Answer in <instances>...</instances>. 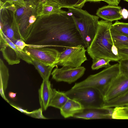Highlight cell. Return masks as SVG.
Returning a JSON list of instances; mask_svg holds the SVG:
<instances>
[{
  "mask_svg": "<svg viewBox=\"0 0 128 128\" xmlns=\"http://www.w3.org/2000/svg\"><path fill=\"white\" fill-rule=\"evenodd\" d=\"M25 43L32 47L66 48L80 44L85 46L70 13L63 10L38 16Z\"/></svg>",
  "mask_w": 128,
  "mask_h": 128,
  "instance_id": "6da1fadb",
  "label": "cell"
},
{
  "mask_svg": "<svg viewBox=\"0 0 128 128\" xmlns=\"http://www.w3.org/2000/svg\"><path fill=\"white\" fill-rule=\"evenodd\" d=\"M112 22L98 21L96 34L90 45L86 48L88 54L92 59L104 58L113 61H118L120 59L112 51L114 44L110 32Z\"/></svg>",
  "mask_w": 128,
  "mask_h": 128,
  "instance_id": "7a4b0ae2",
  "label": "cell"
},
{
  "mask_svg": "<svg viewBox=\"0 0 128 128\" xmlns=\"http://www.w3.org/2000/svg\"><path fill=\"white\" fill-rule=\"evenodd\" d=\"M72 16L86 48L89 46L96 34L99 17L78 8H68Z\"/></svg>",
  "mask_w": 128,
  "mask_h": 128,
  "instance_id": "3957f363",
  "label": "cell"
},
{
  "mask_svg": "<svg viewBox=\"0 0 128 128\" xmlns=\"http://www.w3.org/2000/svg\"><path fill=\"white\" fill-rule=\"evenodd\" d=\"M120 74L119 64L117 63L98 73L90 75L81 82L76 83L71 89L94 88L99 90L103 96L111 82Z\"/></svg>",
  "mask_w": 128,
  "mask_h": 128,
  "instance_id": "277c9868",
  "label": "cell"
},
{
  "mask_svg": "<svg viewBox=\"0 0 128 128\" xmlns=\"http://www.w3.org/2000/svg\"><path fill=\"white\" fill-rule=\"evenodd\" d=\"M64 92L69 98L80 103L84 109L103 107L104 103L103 96L96 88L88 87L71 89Z\"/></svg>",
  "mask_w": 128,
  "mask_h": 128,
  "instance_id": "5b68a950",
  "label": "cell"
},
{
  "mask_svg": "<svg viewBox=\"0 0 128 128\" xmlns=\"http://www.w3.org/2000/svg\"><path fill=\"white\" fill-rule=\"evenodd\" d=\"M26 4L25 6L19 7L14 13L20 34L25 42L29 38L38 17L36 6L30 3Z\"/></svg>",
  "mask_w": 128,
  "mask_h": 128,
  "instance_id": "8992f818",
  "label": "cell"
},
{
  "mask_svg": "<svg viewBox=\"0 0 128 128\" xmlns=\"http://www.w3.org/2000/svg\"><path fill=\"white\" fill-rule=\"evenodd\" d=\"M85 48L81 44L66 48L59 52L58 60L54 65L55 66H59L72 68L81 66L87 60Z\"/></svg>",
  "mask_w": 128,
  "mask_h": 128,
  "instance_id": "52a82bcc",
  "label": "cell"
},
{
  "mask_svg": "<svg viewBox=\"0 0 128 128\" xmlns=\"http://www.w3.org/2000/svg\"><path fill=\"white\" fill-rule=\"evenodd\" d=\"M0 30L14 43L18 40H23L14 14L8 10L5 9L0 12Z\"/></svg>",
  "mask_w": 128,
  "mask_h": 128,
  "instance_id": "ba28073f",
  "label": "cell"
},
{
  "mask_svg": "<svg viewBox=\"0 0 128 128\" xmlns=\"http://www.w3.org/2000/svg\"><path fill=\"white\" fill-rule=\"evenodd\" d=\"M23 50L32 59L46 65H54L60 52L54 48L44 47L26 46Z\"/></svg>",
  "mask_w": 128,
  "mask_h": 128,
  "instance_id": "9c48e42d",
  "label": "cell"
},
{
  "mask_svg": "<svg viewBox=\"0 0 128 128\" xmlns=\"http://www.w3.org/2000/svg\"><path fill=\"white\" fill-rule=\"evenodd\" d=\"M86 69L84 66L77 68L62 66L56 67L51 73L52 78L57 82H63L70 84L74 82L84 74Z\"/></svg>",
  "mask_w": 128,
  "mask_h": 128,
  "instance_id": "30bf717a",
  "label": "cell"
},
{
  "mask_svg": "<svg viewBox=\"0 0 128 128\" xmlns=\"http://www.w3.org/2000/svg\"><path fill=\"white\" fill-rule=\"evenodd\" d=\"M128 90V76L120 74L112 82L104 92V102L114 99Z\"/></svg>",
  "mask_w": 128,
  "mask_h": 128,
  "instance_id": "8fae6325",
  "label": "cell"
},
{
  "mask_svg": "<svg viewBox=\"0 0 128 128\" xmlns=\"http://www.w3.org/2000/svg\"><path fill=\"white\" fill-rule=\"evenodd\" d=\"M113 108H91L84 109L74 117L85 119L112 118Z\"/></svg>",
  "mask_w": 128,
  "mask_h": 128,
  "instance_id": "7c38bea8",
  "label": "cell"
},
{
  "mask_svg": "<svg viewBox=\"0 0 128 128\" xmlns=\"http://www.w3.org/2000/svg\"><path fill=\"white\" fill-rule=\"evenodd\" d=\"M120 6L108 4L99 8L97 10V16L105 20L112 22L122 18Z\"/></svg>",
  "mask_w": 128,
  "mask_h": 128,
  "instance_id": "4fadbf2b",
  "label": "cell"
},
{
  "mask_svg": "<svg viewBox=\"0 0 128 128\" xmlns=\"http://www.w3.org/2000/svg\"><path fill=\"white\" fill-rule=\"evenodd\" d=\"M62 7L54 0H45L39 2L36 8L37 16L51 15L60 12Z\"/></svg>",
  "mask_w": 128,
  "mask_h": 128,
  "instance_id": "5bb4252c",
  "label": "cell"
},
{
  "mask_svg": "<svg viewBox=\"0 0 128 128\" xmlns=\"http://www.w3.org/2000/svg\"><path fill=\"white\" fill-rule=\"evenodd\" d=\"M52 89L49 80H43L38 90L40 104L43 111L46 110L49 106Z\"/></svg>",
  "mask_w": 128,
  "mask_h": 128,
  "instance_id": "9a60e30c",
  "label": "cell"
},
{
  "mask_svg": "<svg viewBox=\"0 0 128 128\" xmlns=\"http://www.w3.org/2000/svg\"><path fill=\"white\" fill-rule=\"evenodd\" d=\"M0 50L4 58L9 65L19 64L20 59L16 51L0 38Z\"/></svg>",
  "mask_w": 128,
  "mask_h": 128,
  "instance_id": "2e32d148",
  "label": "cell"
},
{
  "mask_svg": "<svg viewBox=\"0 0 128 128\" xmlns=\"http://www.w3.org/2000/svg\"><path fill=\"white\" fill-rule=\"evenodd\" d=\"M84 109L80 103L69 98L60 110L61 115L66 118L73 117L74 115L81 112Z\"/></svg>",
  "mask_w": 128,
  "mask_h": 128,
  "instance_id": "e0dca14e",
  "label": "cell"
},
{
  "mask_svg": "<svg viewBox=\"0 0 128 128\" xmlns=\"http://www.w3.org/2000/svg\"><path fill=\"white\" fill-rule=\"evenodd\" d=\"M0 95L5 101L9 103L5 94L9 77L8 69L1 58L0 59Z\"/></svg>",
  "mask_w": 128,
  "mask_h": 128,
  "instance_id": "ac0fdd59",
  "label": "cell"
},
{
  "mask_svg": "<svg viewBox=\"0 0 128 128\" xmlns=\"http://www.w3.org/2000/svg\"><path fill=\"white\" fill-rule=\"evenodd\" d=\"M69 98L64 92L60 91L55 88L53 89L49 106L60 109Z\"/></svg>",
  "mask_w": 128,
  "mask_h": 128,
  "instance_id": "d6986e66",
  "label": "cell"
},
{
  "mask_svg": "<svg viewBox=\"0 0 128 128\" xmlns=\"http://www.w3.org/2000/svg\"><path fill=\"white\" fill-rule=\"evenodd\" d=\"M0 38H2L8 45L16 51L20 59L28 64H33V62L30 57L24 50H21L17 47L13 42L7 37L1 30H0Z\"/></svg>",
  "mask_w": 128,
  "mask_h": 128,
  "instance_id": "ffe728a7",
  "label": "cell"
},
{
  "mask_svg": "<svg viewBox=\"0 0 128 128\" xmlns=\"http://www.w3.org/2000/svg\"><path fill=\"white\" fill-rule=\"evenodd\" d=\"M128 106V90L120 96L104 102L103 108H114Z\"/></svg>",
  "mask_w": 128,
  "mask_h": 128,
  "instance_id": "44dd1931",
  "label": "cell"
},
{
  "mask_svg": "<svg viewBox=\"0 0 128 128\" xmlns=\"http://www.w3.org/2000/svg\"><path fill=\"white\" fill-rule=\"evenodd\" d=\"M34 65L38 70L43 80H49L54 65H46L34 59H32Z\"/></svg>",
  "mask_w": 128,
  "mask_h": 128,
  "instance_id": "7402d4cb",
  "label": "cell"
},
{
  "mask_svg": "<svg viewBox=\"0 0 128 128\" xmlns=\"http://www.w3.org/2000/svg\"><path fill=\"white\" fill-rule=\"evenodd\" d=\"M114 45L117 48H128V36L118 34L110 29Z\"/></svg>",
  "mask_w": 128,
  "mask_h": 128,
  "instance_id": "603a6c76",
  "label": "cell"
},
{
  "mask_svg": "<svg viewBox=\"0 0 128 128\" xmlns=\"http://www.w3.org/2000/svg\"><path fill=\"white\" fill-rule=\"evenodd\" d=\"M111 29L118 34L128 36V23L116 20L112 24Z\"/></svg>",
  "mask_w": 128,
  "mask_h": 128,
  "instance_id": "cb8c5ba5",
  "label": "cell"
},
{
  "mask_svg": "<svg viewBox=\"0 0 128 128\" xmlns=\"http://www.w3.org/2000/svg\"><path fill=\"white\" fill-rule=\"evenodd\" d=\"M111 61L109 59L104 58H93L91 68L93 70H95L102 68H108L111 66L110 64Z\"/></svg>",
  "mask_w": 128,
  "mask_h": 128,
  "instance_id": "d4e9b609",
  "label": "cell"
},
{
  "mask_svg": "<svg viewBox=\"0 0 128 128\" xmlns=\"http://www.w3.org/2000/svg\"><path fill=\"white\" fill-rule=\"evenodd\" d=\"M62 7L68 8L75 7L79 0H54Z\"/></svg>",
  "mask_w": 128,
  "mask_h": 128,
  "instance_id": "484cf974",
  "label": "cell"
},
{
  "mask_svg": "<svg viewBox=\"0 0 128 128\" xmlns=\"http://www.w3.org/2000/svg\"><path fill=\"white\" fill-rule=\"evenodd\" d=\"M118 62L120 74L128 76V58L121 59Z\"/></svg>",
  "mask_w": 128,
  "mask_h": 128,
  "instance_id": "4316f807",
  "label": "cell"
},
{
  "mask_svg": "<svg viewBox=\"0 0 128 128\" xmlns=\"http://www.w3.org/2000/svg\"><path fill=\"white\" fill-rule=\"evenodd\" d=\"M42 108H40L37 110L30 112L28 115L36 118L48 119L43 115L42 113Z\"/></svg>",
  "mask_w": 128,
  "mask_h": 128,
  "instance_id": "83f0119b",
  "label": "cell"
},
{
  "mask_svg": "<svg viewBox=\"0 0 128 128\" xmlns=\"http://www.w3.org/2000/svg\"><path fill=\"white\" fill-rule=\"evenodd\" d=\"M118 55L120 59L128 58V48H117Z\"/></svg>",
  "mask_w": 128,
  "mask_h": 128,
  "instance_id": "f1b7e54d",
  "label": "cell"
},
{
  "mask_svg": "<svg viewBox=\"0 0 128 128\" xmlns=\"http://www.w3.org/2000/svg\"><path fill=\"white\" fill-rule=\"evenodd\" d=\"M4 1L6 3L14 4L19 7H24L26 5L24 0H4Z\"/></svg>",
  "mask_w": 128,
  "mask_h": 128,
  "instance_id": "f546056e",
  "label": "cell"
},
{
  "mask_svg": "<svg viewBox=\"0 0 128 128\" xmlns=\"http://www.w3.org/2000/svg\"><path fill=\"white\" fill-rule=\"evenodd\" d=\"M14 43L17 47L22 50H23L24 48L26 46V44L22 39L17 40Z\"/></svg>",
  "mask_w": 128,
  "mask_h": 128,
  "instance_id": "4dcf8cb0",
  "label": "cell"
},
{
  "mask_svg": "<svg viewBox=\"0 0 128 128\" xmlns=\"http://www.w3.org/2000/svg\"><path fill=\"white\" fill-rule=\"evenodd\" d=\"M121 14L122 17V18L124 19H126L128 18V11L124 8L121 10Z\"/></svg>",
  "mask_w": 128,
  "mask_h": 128,
  "instance_id": "1f68e13d",
  "label": "cell"
},
{
  "mask_svg": "<svg viewBox=\"0 0 128 128\" xmlns=\"http://www.w3.org/2000/svg\"><path fill=\"white\" fill-rule=\"evenodd\" d=\"M10 105L20 111L21 112L23 113L28 115L30 112H28L26 110L20 107L17 106L12 104H10Z\"/></svg>",
  "mask_w": 128,
  "mask_h": 128,
  "instance_id": "d6a6232c",
  "label": "cell"
},
{
  "mask_svg": "<svg viewBox=\"0 0 128 128\" xmlns=\"http://www.w3.org/2000/svg\"><path fill=\"white\" fill-rule=\"evenodd\" d=\"M86 0H79L75 7L81 8L86 2Z\"/></svg>",
  "mask_w": 128,
  "mask_h": 128,
  "instance_id": "836d02e7",
  "label": "cell"
},
{
  "mask_svg": "<svg viewBox=\"0 0 128 128\" xmlns=\"http://www.w3.org/2000/svg\"><path fill=\"white\" fill-rule=\"evenodd\" d=\"M16 93L10 92L8 93V96L10 98L14 99L16 97Z\"/></svg>",
  "mask_w": 128,
  "mask_h": 128,
  "instance_id": "e575fe53",
  "label": "cell"
},
{
  "mask_svg": "<svg viewBox=\"0 0 128 128\" xmlns=\"http://www.w3.org/2000/svg\"><path fill=\"white\" fill-rule=\"evenodd\" d=\"M101 1H102L105 2V0H86V2L90 1L94 2H97Z\"/></svg>",
  "mask_w": 128,
  "mask_h": 128,
  "instance_id": "d590c367",
  "label": "cell"
},
{
  "mask_svg": "<svg viewBox=\"0 0 128 128\" xmlns=\"http://www.w3.org/2000/svg\"><path fill=\"white\" fill-rule=\"evenodd\" d=\"M124 0L128 2V0Z\"/></svg>",
  "mask_w": 128,
  "mask_h": 128,
  "instance_id": "8d00e7d4",
  "label": "cell"
}]
</instances>
